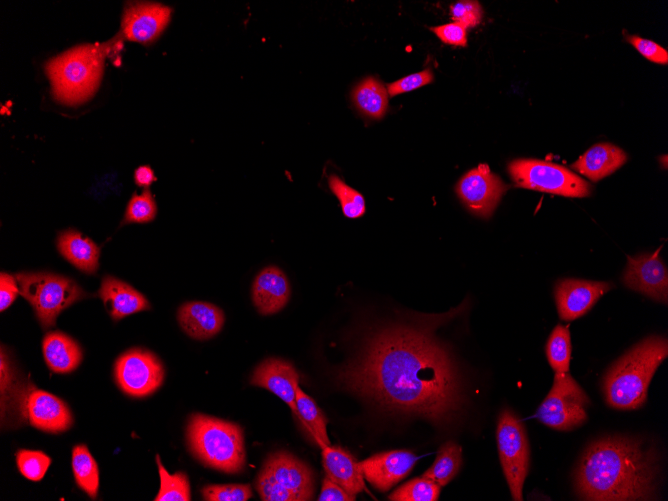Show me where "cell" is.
Instances as JSON below:
<instances>
[{
    "label": "cell",
    "mask_w": 668,
    "mask_h": 501,
    "mask_svg": "<svg viewBox=\"0 0 668 501\" xmlns=\"http://www.w3.org/2000/svg\"><path fill=\"white\" fill-rule=\"evenodd\" d=\"M417 459L411 451L392 450L375 454L359 465L364 479L385 492L410 473Z\"/></svg>",
    "instance_id": "obj_16"
},
{
    "label": "cell",
    "mask_w": 668,
    "mask_h": 501,
    "mask_svg": "<svg viewBox=\"0 0 668 501\" xmlns=\"http://www.w3.org/2000/svg\"><path fill=\"white\" fill-rule=\"evenodd\" d=\"M352 99L361 113L374 119L383 117L388 107L387 91L373 77L364 79L355 87Z\"/></svg>",
    "instance_id": "obj_27"
},
{
    "label": "cell",
    "mask_w": 668,
    "mask_h": 501,
    "mask_svg": "<svg viewBox=\"0 0 668 501\" xmlns=\"http://www.w3.org/2000/svg\"><path fill=\"white\" fill-rule=\"evenodd\" d=\"M622 281L629 289L655 301H668V272L659 250L629 257Z\"/></svg>",
    "instance_id": "obj_13"
},
{
    "label": "cell",
    "mask_w": 668,
    "mask_h": 501,
    "mask_svg": "<svg viewBox=\"0 0 668 501\" xmlns=\"http://www.w3.org/2000/svg\"><path fill=\"white\" fill-rule=\"evenodd\" d=\"M299 374L294 366L283 359L268 358L262 361L253 371L250 383L263 387L282 399L296 414V388L299 385Z\"/></svg>",
    "instance_id": "obj_18"
},
{
    "label": "cell",
    "mask_w": 668,
    "mask_h": 501,
    "mask_svg": "<svg viewBox=\"0 0 668 501\" xmlns=\"http://www.w3.org/2000/svg\"><path fill=\"white\" fill-rule=\"evenodd\" d=\"M15 276L2 272L0 275V310L7 309L16 299L19 286Z\"/></svg>",
    "instance_id": "obj_41"
},
{
    "label": "cell",
    "mask_w": 668,
    "mask_h": 501,
    "mask_svg": "<svg viewBox=\"0 0 668 501\" xmlns=\"http://www.w3.org/2000/svg\"><path fill=\"white\" fill-rule=\"evenodd\" d=\"M134 181L140 187H149L152 182L156 181L153 170L147 166H140L134 171Z\"/></svg>",
    "instance_id": "obj_43"
},
{
    "label": "cell",
    "mask_w": 668,
    "mask_h": 501,
    "mask_svg": "<svg viewBox=\"0 0 668 501\" xmlns=\"http://www.w3.org/2000/svg\"><path fill=\"white\" fill-rule=\"evenodd\" d=\"M442 317L372 333L340 371L339 380L391 412L420 416L438 426L454 422L463 411L465 394L455 356L434 333Z\"/></svg>",
    "instance_id": "obj_1"
},
{
    "label": "cell",
    "mask_w": 668,
    "mask_h": 501,
    "mask_svg": "<svg viewBox=\"0 0 668 501\" xmlns=\"http://www.w3.org/2000/svg\"><path fill=\"white\" fill-rule=\"evenodd\" d=\"M441 486L425 477L412 479L401 485L389 496L393 501H436Z\"/></svg>",
    "instance_id": "obj_32"
},
{
    "label": "cell",
    "mask_w": 668,
    "mask_h": 501,
    "mask_svg": "<svg viewBox=\"0 0 668 501\" xmlns=\"http://www.w3.org/2000/svg\"><path fill=\"white\" fill-rule=\"evenodd\" d=\"M119 42L76 46L49 60L45 71L56 100L74 105L86 101L97 90L106 56Z\"/></svg>",
    "instance_id": "obj_4"
},
{
    "label": "cell",
    "mask_w": 668,
    "mask_h": 501,
    "mask_svg": "<svg viewBox=\"0 0 668 501\" xmlns=\"http://www.w3.org/2000/svg\"><path fill=\"white\" fill-rule=\"evenodd\" d=\"M660 467L657 452L628 436H605L584 450L574 473L577 497L590 501L657 498Z\"/></svg>",
    "instance_id": "obj_2"
},
{
    "label": "cell",
    "mask_w": 668,
    "mask_h": 501,
    "mask_svg": "<svg viewBox=\"0 0 668 501\" xmlns=\"http://www.w3.org/2000/svg\"><path fill=\"white\" fill-rule=\"evenodd\" d=\"M668 355L667 339L651 335L634 345L607 370L602 391L608 406L619 410L642 407L649 384Z\"/></svg>",
    "instance_id": "obj_3"
},
{
    "label": "cell",
    "mask_w": 668,
    "mask_h": 501,
    "mask_svg": "<svg viewBox=\"0 0 668 501\" xmlns=\"http://www.w3.org/2000/svg\"><path fill=\"white\" fill-rule=\"evenodd\" d=\"M508 171L520 187L566 197H586L591 185L573 171L551 162L536 159H516Z\"/></svg>",
    "instance_id": "obj_10"
},
{
    "label": "cell",
    "mask_w": 668,
    "mask_h": 501,
    "mask_svg": "<svg viewBox=\"0 0 668 501\" xmlns=\"http://www.w3.org/2000/svg\"><path fill=\"white\" fill-rule=\"evenodd\" d=\"M433 80V75L430 69H425L421 72L414 73L403 77L393 83L388 84L387 92L390 96H395L401 93L409 92L429 84Z\"/></svg>",
    "instance_id": "obj_38"
},
{
    "label": "cell",
    "mask_w": 668,
    "mask_h": 501,
    "mask_svg": "<svg viewBox=\"0 0 668 501\" xmlns=\"http://www.w3.org/2000/svg\"><path fill=\"white\" fill-rule=\"evenodd\" d=\"M60 254L84 273L92 274L99 267L100 248L76 230H66L57 238Z\"/></svg>",
    "instance_id": "obj_25"
},
{
    "label": "cell",
    "mask_w": 668,
    "mask_h": 501,
    "mask_svg": "<svg viewBox=\"0 0 668 501\" xmlns=\"http://www.w3.org/2000/svg\"><path fill=\"white\" fill-rule=\"evenodd\" d=\"M323 467L328 478L356 497L364 489V477L359 462L339 446L322 449Z\"/></svg>",
    "instance_id": "obj_22"
},
{
    "label": "cell",
    "mask_w": 668,
    "mask_h": 501,
    "mask_svg": "<svg viewBox=\"0 0 668 501\" xmlns=\"http://www.w3.org/2000/svg\"><path fill=\"white\" fill-rule=\"evenodd\" d=\"M508 186L486 164L464 174L456 185V193L475 215L489 218Z\"/></svg>",
    "instance_id": "obj_12"
},
{
    "label": "cell",
    "mask_w": 668,
    "mask_h": 501,
    "mask_svg": "<svg viewBox=\"0 0 668 501\" xmlns=\"http://www.w3.org/2000/svg\"><path fill=\"white\" fill-rule=\"evenodd\" d=\"M156 463L160 476V489L155 501H189L191 500L190 484L184 472L168 473L156 455Z\"/></svg>",
    "instance_id": "obj_31"
},
{
    "label": "cell",
    "mask_w": 668,
    "mask_h": 501,
    "mask_svg": "<svg viewBox=\"0 0 668 501\" xmlns=\"http://www.w3.org/2000/svg\"><path fill=\"white\" fill-rule=\"evenodd\" d=\"M201 493L207 501H247L252 497L249 484L207 485Z\"/></svg>",
    "instance_id": "obj_36"
},
{
    "label": "cell",
    "mask_w": 668,
    "mask_h": 501,
    "mask_svg": "<svg viewBox=\"0 0 668 501\" xmlns=\"http://www.w3.org/2000/svg\"><path fill=\"white\" fill-rule=\"evenodd\" d=\"M496 439L500 462L513 500H523V484L530 465V446L524 423L511 410L498 417Z\"/></svg>",
    "instance_id": "obj_9"
},
{
    "label": "cell",
    "mask_w": 668,
    "mask_h": 501,
    "mask_svg": "<svg viewBox=\"0 0 668 501\" xmlns=\"http://www.w3.org/2000/svg\"><path fill=\"white\" fill-rule=\"evenodd\" d=\"M461 465V447L453 441H448L439 448L434 463L422 476L442 487L458 474Z\"/></svg>",
    "instance_id": "obj_28"
},
{
    "label": "cell",
    "mask_w": 668,
    "mask_h": 501,
    "mask_svg": "<svg viewBox=\"0 0 668 501\" xmlns=\"http://www.w3.org/2000/svg\"><path fill=\"white\" fill-rule=\"evenodd\" d=\"M42 350L47 366L55 373L74 371L83 358L79 344L59 331H52L44 336Z\"/></svg>",
    "instance_id": "obj_24"
},
{
    "label": "cell",
    "mask_w": 668,
    "mask_h": 501,
    "mask_svg": "<svg viewBox=\"0 0 668 501\" xmlns=\"http://www.w3.org/2000/svg\"><path fill=\"white\" fill-rule=\"evenodd\" d=\"M355 496L347 493L341 486L327 476L324 478L319 501H353Z\"/></svg>",
    "instance_id": "obj_42"
},
{
    "label": "cell",
    "mask_w": 668,
    "mask_h": 501,
    "mask_svg": "<svg viewBox=\"0 0 668 501\" xmlns=\"http://www.w3.org/2000/svg\"><path fill=\"white\" fill-rule=\"evenodd\" d=\"M72 469L77 485L90 498H96L99 488L98 466L85 445H76L73 448Z\"/></svg>",
    "instance_id": "obj_29"
},
{
    "label": "cell",
    "mask_w": 668,
    "mask_h": 501,
    "mask_svg": "<svg viewBox=\"0 0 668 501\" xmlns=\"http://www.w3.org/2000/svg\"><path fill=\"white\" fill-rule=\"evenodd\" d=\"M627 39L648 60L659 64H667L668 53L657 43L635 35L628 36Z\"/></svg>",
    "instance_id": "obj_39"
},
{
    "label": "cell",
    "mask_w": 668,
    "mask_h": 501,
    "mask_svg": "<svg viewBox=\"0 0 668 501\" xmlns=\"http://www.w3.org/2000/svg\"><path fill=\"white\" fill-rule=\"evenodd\" d=\"M186 438L191 453L204 465L225 473H239L246 463L242 428L204 414L189 418Z\"/></svg>",
    "instance_id": "obj_5"
},
{
    "label": "cell",
    "mask_w": 668,
    "mask_h": 501,
    "mask_svg": "<svg viewBox=\"0 0 668 501\" xmlns=\"http://www.w3.org/2000/svg\"><path fill=\"white\" fill-rule=\"evenodd\" d=\"M331 191L338 198L343 214L347 218H359L365 213V200L361 193L344 183L338 176L328 177Z\"/></svg>",
    "instance_id": "obj_33"
},
{
    "label": "cell",
    "mask_w": 668,
    "mask_h": 501,
    "mask_svg": "<svg viewBox=\"0 0 668 501\" xmlns=\"http://www.w3.org/2000/svg\"><path fill=\"white\" fill-rule=\"evenodd\" d=\"M98 293L107 312L114 320H120L130 314L151 308L143 294L112 276L103 278Z\"/></svg>",
    "instance_id": "obj_21"
},
{
    "label": "cell",
    "mask_w": 668,
    "mask_h": 501,
    "mask_svg": "<svg viewBox=\"0 0 668 501\" xmlns=\"http://www.w3.org/2000/svg\"><path fill=\"white\" fill-rule=\"evenodd\" d=\"M290 297V285L286 275L275 266L263 269L252 285V300L262 315L280 311Z\"/></svg>",
    "instance_id": "obj_19"
},
{
    "label": "cell",
    "mask_w": 668,
    "mask_h": 501,
    "mask_svg": "<svg viewBox=\"0 0 668 501\" xmlns=\"http://www.w3.org/2000/svg\"><path fill=\"white\" fill-rule=\"evenodd\" d=\"M16 462L20 473L29 480H41L48 470L51 459L41 451L19 450Z\"/></svg>",
    "instance_id": "obj_34"
},
{
    "label": "cell",
    "mask_w": 668,
    "mask_h": 501,
    "mask_svg": "<svg viewBox=\"0 0 668 501\" xmlns=\"http://www.w3.org/2000/svg\"><path fill=\"white\" fill-rule=\"evenodd\" d=\"M627 160L626 153L610 143H599L589 148L572 168L592 181L610 175Z\"/></svg>",
    "instance_id": "obj_23"
},
{
    "label": "cell",
    "mask_w": 668,
    "mask_h": 501,
    "mask_svg": "<svg viewBox=\"0 0 668 501\" xmlns=\"http://www.w3.org/2000/svg\"><path fill=\"white\" fill-rule=\"evenodd\" d=\"M431 30L441 41L455 46H466V28L460 23L453 22L441 26L432 27Z\"/></svg>",
    "instance_id": "obj_40"
},
{
    "label": "cell",
    "mask_w": 668,
    "mask_h": 501,
    "mask_svg": "<svg viewBox=\"0 0 668 501\" xmlns=\"http://www.w3.org/2000/svg\"><path fill=\"white\" fill-rule=\"evenodd\" d=\"M255 488L263 501H306L314 496L311 468L289 452L270 454L258 473Z\"/></svg>",
    "instance_id": "obj_6"
},
{
    "label": "cell",
    "mask_w": 668,
    "mask_h": 501,
    "mask_svg": "<svg viewBox=\"0 0 668 501\" xmlns=\"http://www.w3.org/2000/svg\"><path fill=\"white\" fill-rule=\"evenodd\" d=\"M19 294L33 307L43 329L55 325L57 316L87 296L72 279L47 272L15 274Z\"/></svg>",
    "instance_id": "obj_7"
},
{
    "label": "cell",
    "mask_w": 668,
    "mask_h": 501,
    "mask_svg": "<svg viewBox=\"0 0 668 501\" xmlns=\"http://www.w3.org/2000/svg\"><path fill=\"white\" fill-rule=\"evenodd\" d=\"M590 405L588 395L568 372H556L550 391L537 409L536 418L552 429L571 431L588 420Z\"/></svg>",
    "instance_id": "obj_8"
},
{
    "label": "cell",
    "mask_w": 668,
    "mask_h": 501,
    "mask_svg": "<svg viewBox=\"0 0 668 501\" xmlns=\"http://www.w3.org/2000/svg\"><path fill=\"white\" fill-rule=\"evenodd\" d=\"M25 410L29 423L45 432H64L73 424V416L66 403L43 390L33 389L27 395Z\"/></svg>",
    "instance_id": "obj_17"
},
{
    "label": "cell",
    "mask_w": 668,
    "mask_h": 501,
    "mask_svg": "<svg viewBox=\"0 0 668 501\" xmlns=\"http://www.w3.org/2000/svg\"><path fill=\"white\" fill-rule=\"evenodd\" d=\"M450 12L454 22L460 23L466 29L478 25L483 13L477 1H459L451 5Z\"/></svg>",
    "instance_id": "obj_37"
},
{
    "label": "cell",
    "mask_w": 668,
    "mask_h": 501,
    "mask_svg": "<svg viewBox=\"0 0 668 501\" xmlns=\"http://www.w3.org/2000/svg\"><path fill=\"white\" fill-rule=\"evenodd\" d=\"M178 322L190 337L205 340L216 335L223 327L224 313L216 305L193 301L182 304L177 313Z\"/></svg>",
    "instance_id": "obj_20"
},
{
    "label": "cell",
    "mask_w": 668,
    "mask_h": 501,
    "mask_svg": "<svg viewBox=\"0 0 668 501\" xmlns=\"http://www.w3.org/2000/svg\"><path fill=\"white\" fill-rule=\"evenodd\" d=\"M546 357L555 373L568 372L571 360V337L567 326L558 324L548 337Z\"/></svg>",
    "instance_id": "obj_30"
},
{
    "label": "cell",
    "mask_w": 668,
    "mask_h": 501,
    "mask_svg": "<svg viewBox=\"0 0 668 501\" xmlns=\"http://www.w3.org/2000/svg\"><path fill=\"white\" fill-rule=\"evenodd\" d=\"M157 212V206L149 189L142 194H133L125 211V223H146L152 221Z\"/></svg>",
    "instance_id": "obj_35"
},
{
    "label": "cell",
    "mask_w": 668,
    "mask_h": 501,
    "mask_svg": "<svg viewBox=\"0 0 668 501\" xmlns=\"http://www.w3.org/2000/svg\"><path fill=\"white\" fill-rule=\"evenodd\" d=\"M611 282L565 278L557 281L554 297L559 317L572 321L585 315L605 293L614 288Z\"/></svg>",
    "instance_id": "obj_14"
},
{
    "label": "cell",
    "mask_w": 668,
    "mask_h": 501,
    "mask_svg": "<svg viewBox=\"0 0 668 501\" xmlns=\"http://www.w3.org/2000/svg\"><path fill=\"white\" fill-rule=\"evenodd\" d=\"M114 376L124 393L133 397H145L161 386L165 370L154 353L142 348H132L117 358Z\"/></svg>",
    "instance_id": "obj_11"
},
{
    "label": "cell",
    "mask_w": 668,
    "mask_h": 501,
    "mask_svg": "<svg viewBox=\"0 0 668 501\" xmlns=\"http://www.w3.org/2000/svg\"><path fill=\"white\" fill-rule=\"evenodd\" d=\"M171 13L170 7L160 3H128L122 17L121 33L129 41L150 44L164 31Z\"/></svg>",
    "instance_id": "obj_15"
},
{
    "label": "cell",
    "mask_w": 668,
    "mask_h": 501,
    "mask_svg": "<svg viewBox=\"0 0 668 501\" xmlns=\"http://www.w3.org/2000/svg\"><path fill=\"white\" fill-rule=\"evenodd\" d=\"M296 408L294 416L300 421L309 439L321 449L331 445L327 435V420L323 412L299 385L296 388Z\"/></svg>",
    "instance_id": "obj_26"
}]
</instances>
